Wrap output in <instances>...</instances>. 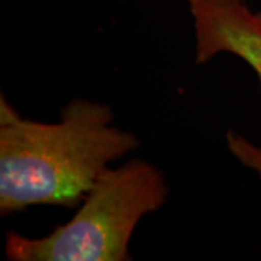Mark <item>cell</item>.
<instances>
[{
	"label": "cell",
	"mask_w": 261,
	"mask_h": 261,
	"mask_svg": "<svg viewBox=\"0 0 261 261\" xmlns=\"http://www.w3.org/2000/svg\"><path fill=\"white\" fill-rule=\"evenodd\" d=\"M140 145L106 103L73 99L57 122L22 116L0 94V214L75 207L94 181Z\"/></svg>",
	"instance_id": "6da1fadb"
},
{
	"label": "cell",
	"mask_w": 261,
	"mask_h": 261,
	"mask_svg": "<svg viewBox=\"0 0 261 261\" xmlns=\"http://www.w3.org/2000/svg\"><path fill=\"white\" fill-rule=\"evenodd\" d=\"M168 185L160 168L134 159L94 181L73 218L44 237L6 233L10 261H129L130 238L142 218L161 209Z\"/></svg>",
	"instance_id": "7a4b0ae2"
},
{
	"label": "cell",
	"mask_w": 261,
	"mask_h": 261,
	"mask_svg": "<svg viewBox=\"0 0 261 261\" xmlns=\"http://www.w3.org/2000/svg\"><path fill=\"white\" fill-rule=\"evenodd\" d=\"M193 20L195 63L219 54L243 60L255 73L261 89V18L245 0H186Z\"/></svg>",
	"instance_id": "3957f363"
},
{
	"label": "cell",
	"mask_w": 261,
	"mask_h": 261,
	"mask_svg": "<svg viewBox=\"0 0 261 261\" xmlns=\"http://www.w3.org/2000/svg\"><path fill=\"white\" fill-rule=\"evenodd\" d=\"M226 147L241 166L251 170L261 180V147L245 138L238 130L226 132Z\"/></svg>",
	"instance_id": "277c9868"
},
{
	"label": "cell",
	"mask_w": 261,
	"mask_h": 261,
	"mask_svg": "<svg viewBox=\"0 0 261 261\" xmlns=\"http://www.w3.org/2000/svg\"><path fill=\"white\" fill-rule=\"evenodd\" d=\"M258 15H260V18H261V10H260V12H258Z\"/></svg>",
	"instance_id": "5b68a950"
}]
</instances>
